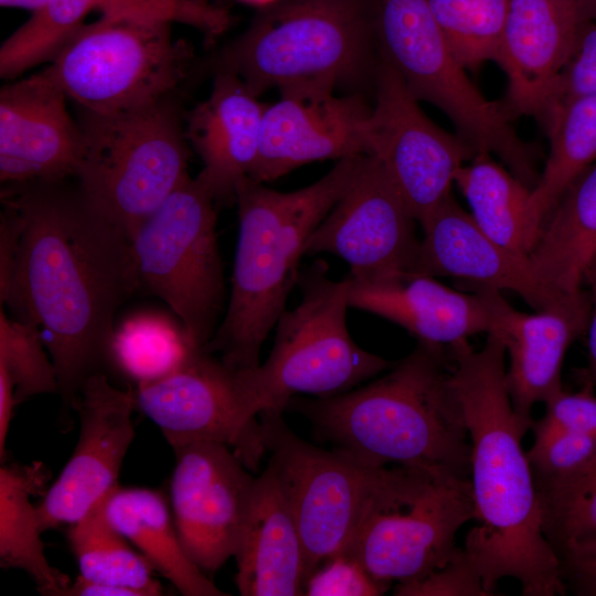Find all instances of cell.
I'll return each mask as SVG.
<instances>
[{
	"label": "cell",
	"mask_w": 596,
	"mask_h": 596,
	"mask_svg": "<svg viewBox=\"0 0 596 596\" xmlns=\"http://www.w3.org/2000/svg\"><path fill=\"white\" fill-rule=\"evenodd\" d=\"M47 0H0L1 7H14L32 10L33 12L45 4Z\"/></svg>",
	"instance_id": "cell-48"
},
{
	"label": "cell",
	"mask_w": 596,
	"mask_h": 596,
	"mask_svg": "<svg viewBox=\"0 0 596 596\" xmlns=\"http://www.w3.org/2000/svg\"><path fill=\"white\" fill-rule=\"evenodd\" d=\"M67 99L45 68L1 87L2 185L75 179L83 136Z\"/></svg>",
	"instance_id": "cell-20"
},
{
	"label": "cell",
	"mask_w": 596,
	"mask_h": 596,
	"mask_svg": "<svg viewBox=\"0 0 596 596\" xmlns=\"http://www.w3.org/2000/svg\"><path fill=\"white\" fill-rule=\"evenodd\" d=\"M379 52L419 102L439 108L477 153L494 155L530 189L535 152L511 125L501 103L487 99L466 74L439 29L428 0H377Z\"/></svg>",
	"instance_id": "cell-8"
},
{
	"label": "cell",
	"mask_w": 596,
	"mask_h": 596,
	"mask_svg": "<svg viewBox=\"0 0 596 596\" xmlns=\"http://www.w3.org/2000/svg\"><path fill=\"white\" fill-rule=\"evenodd\" d=\"M281 413L260 412L263 443L288 498L308 578L343 553L374 512L413 501L437 473L371 467L338 449L319 448L297 436Z\"/></svg>",
	"instance_id": "cell-6"
},
{
	"label": "cell",
	"mask_w": 596,
	"mask_h": 596,
	"mask_svg": "<svg viewBox=\"0 0 596 596\" xmlns=\"http://www.w3.org/2000/svg\"><path fill=\"white\" fill-rule=\"evenodd\" d=\"M62 596H140V594L128 587L95 583L78 575L65 588Z\"/></svg>",
	"instance_id": "cell-46"
},
{
	"label": "cell",
	"mask_w": 596,
	"mask_h": 596,
	"mask_svg": "<svg viewBox=\"0 0 596 596\" xmlns=\"http://www.w3.org/2000/svg\"><path fill=\"white\" fill-rule=\"evenodd\" d=\"M192 58L169 23L102 15L82 25L45 71L76 107L111 113L177 94Z\"/></svg>",
	"instance_id": "cell-10"
},
{
	"label": "cell",
	"mask_w": 596,
	"mask_h": 596,
	"mask_svg": "<svg viewBox=\"0 0 596 596\" xmlns=\"http://www.w3.org/2000/svg\"><path fill=\"white\" fill-rule=\"evenodd\" d=\"M300 302L285 310L273 349L252 379L263 411L283 412L296 394L344 393L393 363L361 349L347 327L349 279L334 280L324 260L299 273Z\"/></svg>",
	"instance_id": "cell-9"
},
{
	"label": "cell",
	"mask_w": 596,
	"mask_h": 596,
	"mask_svg": "<svg viewBox=\"0 0 596 596\" xmlns=\"http://www.w3.org/2000/svg\"><path fill=\"white\" fill-rule=\"evenodd\" d=\"M389 585L375 581L355 560L339 554L324 561L306 581L308 596H377Z\"/></svg>",
	"instance_id": "cell-40"
},
{
	"label": "cell",
	"mask_w": 596,
	"mask_h": 596,
	"mask_svg": "<svg viewBox=\"0 0 596 596\" xmlns=\"http://www.w3.org/2000/svg\"><path fill=\"white\" fill-rule=\"evenodd\" d=\"M157 490L116 487L104 499L109 523L147 560L153 571L184 596H225L188 556L170 504Z\"/></svg>",
	"instance_id": "cell-26"
},
{
	"label": "cell",
	"mask_w": 596,
	"mask_h": 596,
	"mask_svg": "<svg viewBox=\"0 0 596 596\" xmlns=\"http://www.w3.org/2000/svg\"><path fill=\"white\" fill-rule=\"evenodd\" d=\"M43 468L38 466H1L0 468V565L25 572L46 596H62L70 577L54 568L44 553V532L31 496L45 483Z\"/></svg>",
	"instance_id": "cell-29"
},
{
	"label": "cell",
	"mask_w": 596,
	"mask_h": 596,
	"mask_svg": "<svg viewBox=\"0 0 596 596\" xmlns=\"http://www.w3.org/2000/svg\"><path fill=\"white\" fill-rule=\"evenodd\" d=\"M348 279L350 307L403 327L419 342L448 348L490 330V309L478 287L461 292L421 274L377 284Z\"/></svg>",
	"instance_id": "cell-24"
},
{
	"label": "cell",
	"mask_w": 596,
	"mask_h": 596,
	"mask_svg": "<svg viewBox=\"0 0 596 596\" xmlns=\"http://www.w3.org/2000/svg\"><path fill=\"white\" fill-rule=\"evenodd\" d=\"M396 596H491L464 547L457 546L450 560L423 578L397 583Z\"/></svg>",
	"instance_id": "cell-39"
},
{
	"label": "cell",
	"mask_w": 596,
	"mask_h": 596,
	"mask_svg": "<svg viewBox=\"0 0 596 596\" xmlns=\"http://www.w3.org/2000/svg\"><path fill=\"white\" fill-rule=\"evenodd\" d=\"M542 126L550 140V151L531 191L532 214L541 230L567 187L596 162V95L554 106Z\"/></svg>",
	"instance_id": "cell-30"
},
{
	"label": "cell",
	"mask_w": 596,
	"mask_h": 596,
	"mask_svg": "<svg viewBox=\"0 0 596 596\" xmlns=\"http://www.w3.org/2000/svg\"><path fill=\"white\" fill-rule=\"evenodd\" d=\"M480 288L491 315L489 332L505 349V384L513 411L524 433L531 429L534 404L544 403L563 389L562 366L570 345L586 332L590 298L584 288L564 295L550 307L526 313L517 310L492 287Z\"/></svg>",
	"instance_id": "cell-19"
},
{
	"label": "cell",
	"mask_w": 596,
	"mask_h": 596,
	"mask_svg": "<svg viewBox=\"0 0 596 596\" xmlns=\"http://www.w3.org/2000/svg\"><path fill=\"white\" fill-rule=\"evenodd\" d=\"M455 184L478 226L502 246L529 256L541 233L531 210V191L488 153H477L455 177Z\"/></svg>",
	"instance_id": "cell-28"
},
{
	"label": "cell",
	"mask_w": 596,
	"mask_h": 596,
	"mask_svg": "<svg viewBox=\"0 0 596 596\" xmlns=\"http://www.w3.org/2000/svg\"><path fill=\"white\" fill-rule=\"evenodd\" d=\"M363 156L344 158L318 181L279 192L246 177L235 189L238 240L224 316L203 348L236 370L259 366L262 345L286 310L299 260Z\"/></svg>",
	"instance_id": "cell-4"
},
{
	"label": "cell",
	"mask_w": 596,
	"mask_h": 596,
	"mask_svg": "<svg viewBox=\"0 0 596 596\" xmlns=\"http://www.w3.org/2000/svg\"><path fill=\"white\" fill-rule=\"evenodd\" d=\"M377 0H277L216 57L259 96L310 79L337 87L375 79L380 62Z\"/></svg>",
	"instance_id": "cell-5"
},
{
	"label": "cell",
	"mask_w": 596,
	"mask_h": 596,
	"mask_svg": "<svg viewBox=\"0 0 596 596\" xmlns=\"http://www.w3.org/2000/svg\"><path fill=\"white\" fill-rule=\"evenodd\" d=\"M83 136L76 181L130 240L188 173L189 141L178 95L111 113L77 107Z\"/></svg>",
	"instance_id": "cell-7"
},
{
	"label": "cell",
	"mask_w": 596,
	"mask_h": 596,
	"mask_svg": "<svg viewBox=\"0 0 596 596\" xmlns=\"http://www.w3.org/2000/svg\"><path fill=\"white\" fill-rule=\"evenodd\" d=\"M22 234L6 305L35 327L53 361L68 416L85 382L114 364V318L140 288L131 240L76 179L2 185Z\"/></svg>",
	"instance_id": "cell-1"
},
{
	"label": "cell",
	"mask_w": 596,
	"mask_h": 596,
	"mask_svg": "<svg viewBox=\"0 0 596 596\" xmlns=\"http://www.w3.org/2000/svg\"><path fill=\"white\" fill-rule=\"evenodd\" d=\"M447 352L471 445L476 525L464 549L490 595L505 577L519 582L523 596L563 595L560 558L543 532L535 479L521 443L525 433L505 384L504 345L488 332L480 350L464 340Z\"/></svg>",
	"instance_id": "cell-2"
},
{
	"label": "cell",
	"mask_w": 596,
	"mask_h": 596,
	"mask_svg": "<svg viewBox=\"0 0 596 596\" xmlns=\"http://www.w3.org/2000/svg\"><path fill=\"white\" fill-rule=\"evenodd\" d=\"M151 327H128L115 336L114 361L137 383L157 377L173 366L192 347L183 336L159 332ZM200 349V348H199Z\"/></svg>",
	"instance_id": "cell-37"
},
{
	"label": "cell",
	"mask_w": 596,
	"mask_h": 596,
	"mask_svg": "<svg viewBox=\"0 0 596 596\" xmlns=\"http://www.w3.org/2000/svg\"><path fill=\"white\" fill-rule=\"evenodd\" d=\"M328 79L279 88L266 106L258 156L248 175L265 183L317 160L369 155L368 123L372 107L359 94L338 96Z\"/></svg>",
	"instance_id": "cell-17"
},
{
	"label": "cell",
	"mask_w": 596,
	"mask_h": 596,
	"mask_svg": "<svg viewBox=\"0 0 596 596\" xmlns=\"http://www.w3.org/2000/svg\"><path fill=\"white\" fill-rule=\"evenodd\" d=\"M416 222L382 163L366 155L309 237L306 254L342 258L349 277L361 284L393 280L415 270Z\"/></svg>",
	"instance_id": "cell-14"
},
{
	"label": "cell",
	"mask_w": 596,
	"mask_h": 596,
	"mask_svg": "<svg viewBox=\"0 0 596 596\" xmlns=\"http://www.w3.org/2000/svg\"><path fill=\"white\" fill-rule=\"evenodd\" d=\"M573 12L579 21H596V0H552Z\"/></svg>",
	"instance_id": "cell-47"
},
{
	"label": "cell",
	"mask_w": 596,
	"mask_h": 596,
	"mask_svg": "<svg viewBox=\"0 0 596 596\" xmlns=\"http://www.w3.org/2000/svg\"><path fill=\"white\" fill-rule=\"evenodd\" d=\"M584 285L590 298V317L586 329L588 349L587 377L596 384V259L584 276Z\"/></svg>",
	"instance_id": "cell-45"
},
{
	"label": "cell",
	"mask_w": 596,
	"mask_h": 596,
	"mask_svg": "<svg viewBox=\"0 0 596 596\" xmlns=\"http://www.w3.org/2000/svg\"><path fill=\"white\" fill-rule=\"evenodd\" d=\"M419 225L423 237L413 274L455 277L469 286L513 291L535 310L567 295L545 286L528 256L486 234L451 193Z\"/></svg>",
	"instance_id": "cell-21"
},
{
	"label": "cell",
	"mask_w": 596,
	"mask_h": 596,
	"mask_svg": "<svg viewBox=\"0 0 596 596\" xmlns=\"http://www.w3.org/2000/svg\"><path fill=\"white\" fill-rule=\"evenodd\" d=\"M246 4L257 7L258 9H263L265 7H268L276 2L277 0H240Z\"/></svg>",
	"instance_id": "cell-49"
},
{
	"label": "cell",
	"mask_w": 596,
	"mask_h": 596,
	"mask_svg": "<svg viewBox=\"0 0 596 596\" xmlns=\"http://www.w3.org/2000/svg\"><path fill=\"white\" fill-rule=\"evenodd\" d=\"M528 258L550 289L560 294L583 289L585 273L596 259V162L562 194Z\"/></svg>",
	"instance_id": "cell-27"
},
{
	"label": "cell",
	"mask_w": 596,
	"mask_h": 596,
	"mask_svg": "<svg viewBox=\"0 0 596 596\" xmlns=\"http://www.w3.org/2000/svg\"><path fill=\"white\" fill-rule=\"evenodd\" d=\"M582 21L552 0H511L496 62L508 78L507 116L543 125Z\"/></svg>",
	"instance_id": "cell-22"
},
{
	"label": "cell",
	"mask_w": 596,
	"mask_h": 596,
	"mask_svg": "<svg viewBox=\"0 0 596 596\" xmlns=\"http://www.w3.org/2000/svg\"><path fill=\"white\" fill-rule=\"evenodd\" d=\"M104 499L67 531L79 576L95 583L128 587L140 596L162 595L151 565L107 520Z\"/></svg>",
	"instance_id": "cell-31"
},
{
	"label": "cell",
	"mask_w": 596,
	"mask_h": 596,
	"mask_svg": "<svg viewBox=\"0 0 596 596\" xmlns=\"http://www.w3.org/2000/svg\"><path fill=\"white\" fill-rule=\"evenodd\" d=\"M102 15L150 22H179L201 31L209 43L222 35L232 19L226 9L209 0H97Z\"/></svg>",
	"instance_id": "cell-36"
},
{
	"label": "cell",
	"mask_w": 596,
	"mask_h": 596,
	"mask_svg": "<svg viewBox=\"0 0 596 596\" xmlns=\"http://www.w3.org/2000/svg\"><path fill=\"white\" fill-rule=\"evenodd\" d=\"M173 453L172 517L188 556L210 577L237 552L257 478L221 443H191Z\"/></svg>",
	"instance_id": "cell-16"
},
{
	"label": "cell",
	"mask_w": 596,
	"mask_h": 596,
	"mask_svg": "<svg viewBox=\"0 0 596 596\" xmlns=\"http://www.w3.org/2000/svg\"><path fill=\"white\" fill-rule=\"evenodd\" d=\"M251 371L232 369L203 348H191L168 372L137 383L135 407L159 427L172 449L221 443L256 470L266 450L263 408Z\"/></svg>",
	"instance_id": "cell-12"
},
{
	"label": "cell",
	"mask_w": 596,
	"mask_h": 596,
	"mask_svg": "<svg viewBox=\"0 0 596 596\" xmlns=\"http://www.w3.org/2000/svg\"><path fill=\"white\" fill-rule=\"evenodd\" d=\"M97 0H47L0 46V76L17 78L33 66L51 62L82 26Z\"/></svg>",
	"instance_id": "cell-32"
},
{
	"label": "cell",
	"mask_w": 596,
	"mask_h": 596,
	"mask_svg": "<svg viewBox=\"0 0 596 596\" xmlns=\"http://www.w3.org/2000/svg\"><path fill=\"white\" fill-rule=\"evenodd\" d=\"M587 377L577 392L564 389L549 397L538 422L550 427L596 436V395Z\"/></svg>",
	"instance_id": "cell-42"
},
{
	"label": "cell",
	"mask_w": 596,
	"mask_h": 596,
	"mask_svg": "<svg viewBox=\"0 0 596 596\" xmlns=\"http://www.w3.org/2000/svg\"><path fill=\"white\" fill-rule=\"evenodd\" d=\"M22 234V220L12 206L2 203L0 213V300L7 295L13 276Z\"/></svg>",
	"instance_id": "cell-44"
},
{
	"label": "cell",
	"mask_w": 596,
	"mask_h": 596,
	"mask_svg": "<svg viewBox=\"0 0 596 596\" xmlns=\"http://www.w3.org/2000/svg\"><path fill=\"white\" fill-rule=\"evenodd\" d=\"M243 596L305 595V553L286 492L268 464L257 477L235 554Z\"/></svg>",
	"instance_id": "cell-25"
},
{
	"label": "cell",
	"mask_w": 596,
	"mask_h": 596,
	"mask_svg": "<svg viewBox=\"0 0 596 596\" xmlns=\"http://www.w3.org/2000/svg\"><path fill=\"white\" fill-rule=\"evenodd\" d=\"M75 409L79 436L72 456L39 504L43 531L73 524L118 487V477L134 439L132 390L114 386L106 373L84 384Z\"/></svg>",
	"instance_id": "cell-18"
},
{
	"label": "cell",
	"mask_w": 596,
	"mask_h": 596,
	"mask_svg": "<svg viewBox=\"0 0 596 596\" xmlns=\"http://www.w3.org/2000/svg\"><path fill=\"white\" fill-rule=\"evenodd\" d=\"M535 485L543 532L555 552L596 532V454L577 470Z\"/></svg>",
	"instance_id": "cell-34"
},
{
	"label": "cell",
	"mask_w": 596,
	"mask_h": 596,
	"mask_svg": "<svg viewBox=\"0 0 596 596\" xmlns=\"http://www.w3.org/2000/svg\"><path fill=\"white\" fill-rule=\"evenodd\" d=\"M534 443L530 460L534 479L550 480L566 476L596 454V436L563 430L533 421Z\"/></svg>",
	"instance_id": "cell-38"
},
{
	"label": "cell",
	"mask_w": 596,
	"mask_h": 596,
	"mask_svg": "<svg viewBox=\"0 0 596 596\" xmlns=\"http://www.w3.org/2000/svg\"><path fill=\"white\" fill-rule=\"evenodd\" d=\"M471 520L470 479L435 475L413 501L374 512L341 554L389 586L417 581L450 560L457 532Z\"/></svg>",
	"instance_id": "cell-15"
},
{
	"label": "cell",
	"mask_w": 596,
	"mask_h": 596,
	"mask_svg": "<svg viewBox=\"0 0 596 596\" xmlns=\"http://www.w3.org/2000/svg\"><path fill=\"white\" fill-rule=\"evenodd\" d=\"M511 0H428L450 50L465 68L498 56Z\"/></svg>",
	"instance_id": "cell-33"
},
{
	"label": "cell",
	"mask_w": 596,
	"mask_h": 596,
	"mask_svg": "<svg viewBox=\"0 0 596 596\" xmlns=\"http://www.w3.org/2000/svg\"><path fill=\"white\" fill-rule=\"evenodd\" d=\"M215 201L189 177L138 227L131 246L140 283L178 316L194 348H204L225 312Z\"/></svg>",
	"instance_id": "cell-11"
},
{
	"label": "cell",
	"mask_w": 596,
	"mask_h": 596,
	"mask_svg": "<svg viewBox=\"0 0 596 596\" xmlns=\"http://www.w3.org/2000/svg\"><path fill=\"white\" fill-rule=\"evenodd\" d=\"M0 375L11 383L17 405L35 395L57 392L53 361L39 330L0 308Z\"/></svg>",
	"instance_id": "cell-35"
},
{
	"label": "cell",
	"mask_w": 596,
	"mask_h": 596,
	"mask_svg": "<svg viewBox=\"0 0 596 596\" xmlns=\"http://www.w3.org/2000/svg\"><path fill=\"white\" fill-rule=\"evenodd\" d=\"M266 106L234 74L216 72L207 98L185 116L189 145L203 162L196 178L216 202H235L259 150Z\"/></svg>",
	"instance_id": "cell-23"
},
{
	"label": "cell",
	"mask_w": 596,
	"mask_h": 596,
	"mask_svg": "<svg viewBox=\"0 0 596 596\" xmlns=\"http://www.w3.org/2000/svg\"><path fill=\"white\" fill-rule=\"evenodd\" d=\"M374 82L368 156L382 163L421 224L451 193L456 173L476 151L422 111L403 78L381 54Z\"/></svg>",
	"instance_id": "cell-13"
},
{
	"label": "cell",
	"mask_w": 596,
	"mask_h": 596,
	"mask_svg": "<svg viewBox=\"0 0 596 596\" xmlns=\"http://www.w3.org/2000/svg\"><path fill=\"white\" fill-rule=\"evenodd\" d=\"M288 407L366 466L470 476L471 445L447 348L418 341L383 377L332 396H294Z\"/></svg>",
	"instance_id": "cell-3"
},
{
	"label": "cell",
	"mask_w": 596,
	"mask_h": 596,
	"mask_svg": "<svg viewBox=\"0 0 596 596\" xmlns=\"http://www.w3.org/2000/svg\"><path fill=\"white\" fill-rule=\"evenodd\" d=\"M556 554L566 589L596 596V532L564 544Z\"/></svg>",
	"instance_id": "cell-43"
},
{
	"label": "cell",
	"mask_w": 596,
	"mask_h": 596,
	"mask_svg": "<svg viewBox=\"0 0 596 596\" xmlns=\"http://www.w3.org/2000/svg\"><path fill=\"white\" fill-rule=\"evenodd\" d=\"M589 95H596V21L581 23L571 56L557 79L550 110L568 99Z\"/></svg>",
	"instance_id": "cell-41"
}]
</instances>
